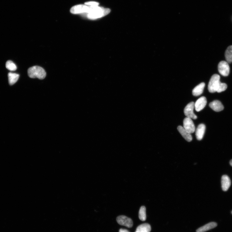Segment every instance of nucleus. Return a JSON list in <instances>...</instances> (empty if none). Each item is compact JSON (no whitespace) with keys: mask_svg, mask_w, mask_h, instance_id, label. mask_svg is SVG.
I'll return each mask as SVG.
<instances>
[{"mask_svg":"<svg viewBox=\"0 0 232 232\" xmlns=\"http://www.w3.org/2000/svg\"><path fill=\"white\" fill-rule=\"evenodd\" d=\"M90 6V9L89 12L83 14V16L90 19H95L102 18L108 14L110 12V10L109 9L100 7L99 6Z\"/></svg>","mask_w":232,"mask_h":232,"instance_id":"obj_1","label":"nucleus"},{"mask_svg":"<svg viewBox=\"0 0 232 232\" xmlns=\"http://www.w3.org/2000/svg\"><path fill=\"white\" fill-rule=\"evenodd\" d=\"M28 74L29 76L31 78H38L40 79H44L46 75L45 70L42 67L38 66H33L29 68Z\"/></svg>","mask_w":232,"mask_h":232,"instance_id":"obj_2","label":"nucleus"},{"mask_svg":"<svg viewBox=\"0 0 232 232\" xmlns=\"http://www.w3.org/2000/svg\"><path fill=\"white\" fill-rule=\"evenodd\" d=\"M220 76L218 74H214L211 76L208 86V89L211 93L217 92L220 85Z\"/></svg>","mask_w":232,"mask_h":232,"instance_id":"obj_3","label":"nucleus"},{"mask_svg":"<svg viewBox=\"0 0 232 232\" xmlns=\"http://www.w3.org/2000/svg\"><path fill=\"white\" fill-rule=\"evenodd\" d=\"M90 6L85 5H79L74 6L70 9V12L74 14H84L88 13Z\"/></svg>","mask_w":232,"mask_h":232,"instance_id":"obj_4","label":"nucleus"},{"mask_svg":"<svg viewBox=\"0 0 232 232\" xmlns=\"http://www.w3.org/2000/svg\"><path fill=\"white\" fill-rule=\"evenodd\" d=\"M194 107L195 103L194 102H191L188 104L184 110L185 115L189 118L193 119H196L197 116L193 112Z\"/></svg>","mask_w":232,"mask_h":232,"instance_id":"obj_5","label":"nucleus"},{"mask_svg":"<svg viewBox=\"0 0 232 232\" xmlns=\"http://www.w3.org/2000/svg\"><path fill=\"white\" fill-rule=\"evenodd\" d=\"M218 72L221 75L226 76L229 75L230 68L227 62L225 61L220 62L218 66Z\"/></svg>","mask_w":232,"mask_h":232,"instance_id":"obj_6","label":"nucleus"},{"mask_svg":"<svg viewBox=\"0 0 232 232\" xmlns=\"http://www.w3.org/2000/svg\"><path fill=\"white\" fill-rule=\"evenodd\" d=\"M183 128L187 132L191 134L196 130V127L191 119L186 117L183 120Z\"/></svg>","mask_w":232,"mask_h":232,"instance_id":"obj_7","label":"nucleus"},{"mask_svg":"<svg viewBox=\"0 0 232 232\" xmlns=\"http://www.w3.org/2000/svg\"><path fill=\"white\" fill-rule=\"evenodd\" d=\"M117 223L120 225L128 228H131L133 225V221L131 218L123 216H119L116 218Z\"/></svg>","mask_w":232,"mask_h":232,"instance_id":"obj_8","label":"nucleus"},{"mask_svg":"<svg viewBox=\"0 0 232 232\" xmlns=\"http://www.w3.org/2000/svg\"><path fill=\"white\" fill-rule=\"evenodd\" d=\"M207 103L206 97L202 96L198 99L195 103V108L197 112L202 110L206 106Z\"/></svg>","mask_w":232,"mask_h":232,"instance_id":"obj_9","label":"nucleus"},{"mask_svg":"<svg viewBox=\"0 0 232 232\" xmlns=\"http://www.w3.org/2000/svg\"><path fill=\"white\" fill-rule=\"evenodd\" d=\"M206 129V126L204 124H201L198 126L196 130V136L198 140L202 139Z\"/></svg>","mask_w":232,"mask_h":232,"instance_id":"obj_10","label":"nucleus"},{"mask_svg":"<svg viewBox=\"0 0 232 232\" xmlns=\"http://www.w3.org/2000/svg\"><path fill=\"white\" fill-rule=\"evenodd\" d=\"M209 106L215 111L218 112L223 110L224 107L221 102L218 100H214L210 103Z\"/></svg>","mask_w":232,"mask_h":232,"instance_id":"obj_11","label":"nucleus"},{"mask_svg":"<svg viewBox=\"0 0 232 232\" xmlns=\"http://www.w3.org/2000/svg\"><path fill=\"white\" fill-rule=\"evenodd\" d=\"M177 129L181 134V135L188 142H190L192 141L193 138L191 133H188L184 129L183 127L181 126H178Z\"/></svg>","mask_w":232,"mask_h":232,"instance_id":"obj_12","label":"nucleus"},{"mask_svg":"<svg viewBox=\"0 0 232 232\" xmlns=\"http://www.w3.org/2000/svg\"><path fill=\"white\" fill-rule=\"evenodd\" d=\"M231 185L230 178L227 175H223L221 178L222 188L224 191H227Z\"/></svg>","mask_w":232,"mask_h":232,"instance_id":"obj_13","label":"nucleus"},{"mask_svg":"<svg viewBox=\"0 0 232 232\" xmlns=\"http://www.w3.org/2000/svg\"><path fill=\"white\" fill-rule=\"evenodd\" d=\"M217 226V223L215 222H211L198 228L196 232H205L216 228Z\"/></svg>","mask_w":232,"mask_h":232,"instance_id":"obj_14","label":"nucleus"},{"mask_svg":"<svg viewBox=\"0 0 232 232\" xmlns=\"http://www.w3.org/2000/svg\"><path fill=\"white\" fill-rule=\"evenodd\" d=\"M205 86V84L201 83L195 87L193 90V95L194 96H199L202 94Z\"/></svg>","mask_w":232,"mask_h":232,"instance_id":"obj_15","label":"nucleus"},{"mask_svg":"<svg viewBox=\"0 0 232 232\" xmlns=\"http://www.w3.org/2000/svg\"><path fill=\"white\" fill-rule=\"evenodd\" d=\"M8 77L9 85H12L18 81L19 75L16 73L10 72L8 74Z\"/></svg>","mask_w":232,"mask_h":232,"instance_id":"obj_16","label":"nucleus"},{"mask_svg":"<svg viewBox=\"0 0 232 232\" xmlns=\"http://www.w3.org/2000/svg\"><path fill=\"white\" fill-rule=\"evenodd\" d=\"M151 230L150 224L143 223L138 227L135 232H150Z\"/></svg>","mask_w":232,"mask_h":232,"instance_id":"obj_17","label":"nucleus"},{"mask_svg":"<svg viewBox=\"0 0 232 232\" xmlns=\"http://www.w3.org/2000/svg\"><path fill=\"white\" fill-rule=\"evenodd\" d=\"M225 57L227 62L231 63L232 62V46L228 47L225 52Z\"/></svg>","mask_w":232,"mask_h":232,"instance_id":"obj_18","label":"nucleus"},{"mask_svg":"<svg viewBox=\"0 0 232 232\" xmlns=\"http://www.w3.org/2000/svg\"><path fill=\"white\" fill-rule=\"evenodd\" d=\"M139 217L140 219L142 221L146 220V210L145 206H141L139 213Z\"/></svg>","mask_w":232,"mask_h":232,"instance_id":"obj_19","label":"nucleus"},{"mask_svg":"<svg viewBox=\"0 0 232 232\" xmlns=\"http://www.w3.org/2000/svg\"><path fill=\"white\" fill-rule=\"evenodd\" d=\"M6 69L11 71H15L17 69L15 64L11 60H9L6 62Z\"/></svg>","mask_w":232,"mask_h":232,"instance_id":"obj_20","label":"nucleus"},{"mask_svg":"<svg viewBox=\"0 0 232 232\" xmlns=\"http://www.w3.org/2000/svg\"><path fill=\"white\" fill-rule=\"evenodd\" d=\"M227 86L226 84L221 82L218 87L217 92L221 93L227 89Z\"/></svg>","mask_w":232,"mask_h":232,"instance_id":"obj_21","label":"nucleus"},{"mask_svg":"<svg viewBox=\"0 0 232 232\" xmlns=\"http://www.w3.org/2000/svg\"><path fill=\"white\" fill-rule=\"evenodd\" d=\"M85 4L89 6H98L99 5V3L96 2L92 1L86 2L85 3Z\"/></svg>","mask_w":232,"mask_h":232,"instance_id":"obj_22","label":"nucleus"},{"mask_svg":"<svg viewBox=\"0 0 232 232\" xmlns=\"http://www.w3.org/2000/svg\"><path fill=\"white\" fill-rule=\"evenodd\" d=\"M119 232H130L126 229H123V228H121V229H120L119 230Z\"/></svg>","mask_w":232,"mask_h":232,"instance_id":"obj_23","label":"nucleus"},{"mask_svg":"<svg viewBox=\"0 0 232 232\" xmlns=\"http://www.w3.org/2000/svg\"><path fill=\"white\" fill-rule=\"evenodd\" d=\"M230 164L231 166H232V160L230 161Z\"/></svg>","mask_w":232,"mask_h":232,"instance_id":"obj_24","label":"nucleus"},{"mask_svg":"<svg viewBox=\"0 0 232 232\" xmlns=\"http://www.w3.org/2000/svg\"><path fill=\"white\" fill-rule=\"evenodd\" d=\"M231 213H232V212H231Z\"/></svg>","mask_w":232,"mask_h":232,"instance_id":"obj_25","label":"nucleus"}]
</instances>
